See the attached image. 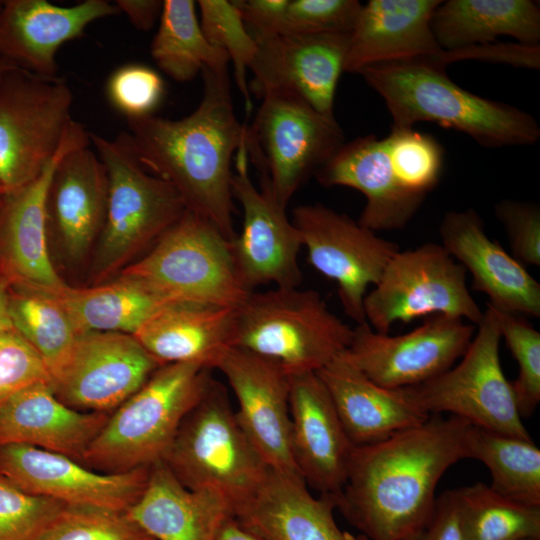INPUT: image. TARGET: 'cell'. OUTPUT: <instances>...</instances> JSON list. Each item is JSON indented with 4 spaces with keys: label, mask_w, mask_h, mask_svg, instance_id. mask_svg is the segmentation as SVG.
I'll list each match as a JSON object with an SVG mask.
<instances>
[{
    "label": "cell",
    "mask_w": 540,
    "mask_h": 540,
    "mask_svg": "<svg viewBox=\"0 0 540 540\" xmlns=\"http://www.w3.org/2000/svg\"><path fill=\"white\" fill-rule=\"evenodd\" d=\"M470 423L431 414L422 424L354 447L336 509L368 540H400L419 529L443 474L465 457Z\"/></svg>",
    "instance_id": "1"
},
{
    "label": "cell",
    "mask_w": 540,
    "mask_h": 540,
    "mask_svg": "<svg viewBox=\"0 0 540 540\" xmlns=\"http://www.w3.org/2000/svg\"><path fill=\"white\" fill-rule=\"evenodd\" d=\"M202 98L189 115L126 118L135 152L152 174L170 183L185 209L210 221L230 242L236 236L232 159L245 145L236 117L228 65L204 68Z\"/></svg>",
    "instance_id": "2"
},
{
    "label": "cell",
    "mask_w": 540,
    "mask_h": 540,
    "mask_svg": "<svg viewBox=\"0 0 540 540\" xmlns=\"http://www.w3.org/2000/svg\"><path fill=\"white\" fill-rule=\"evenodd\" d=\"M358 74L383 98L391 128L430 121L467 134L487 148L529 146L540 138L532 115L461 88L432 59L378 63Z\"/></svg>",
    "instance_id": "3"
},
{
    "label": "cell",
    "mask_w": 540,
    "mask_h": 540,
    "mask_svg": "<svg viewBox=\"0 0 540 540\" xmlns=\"http://www.w3.org/2000/svg\"><path fill=\"white\" fill-rule=\"evenodd\" d=\"M210 372L196 363L160 366L109 414L82 463L100 472L122 473L162 461L182 421L206 393Z\"/></svg>",
    "instance_id": "4"
},
{
    "label": "cell",
    "mask_w": 540,
    "mask_h": 540,
    "mask_svg": "<svg viewBox=\"0 0 540 540\" xmlns=\"http://www.w3.org/2000/svg\"><path fill=\"white\" fill-rule=\"evenodd\" d=\"M162 462L186 488L217 494L233 511L270 471L240 425L225 386L214 379L182 421Z\"/></svg>",
    "instance_id": "5"
},
{
    "label": "cell",
    "mask_w": 540,
    "mask_h": 540,
    "mask_svg": "<svg viewBox=\"0 0 540 540\" xmlns=\"http://www.w3.org/2000/svg\"><path fill=\"white\" fill-rule=\"evenodd\" d=\"M353 328L312 289L252 291L236 309L232 346L279 362L289 375L317 372L350 344Z\"/></svg>",
    "instance_id": "6"
},
{
    "label": "cell",
    "mask_w": 540,
    "mask_h": 540,
    "mask_svg": "<svg viewBox=\"0 0 540 540\" xmlns=\"http://www.w3.org/2000/svg\"><path fill=\"white\" fill-rule=\"evenodd\" d=\"M251 125L245 149L262 174L261 189L287 208L304 182L345 143L335 118L317 112L289 89H270Z\"/></svg>",
    "instance_id": "7"
},
{
    "label": "cell",
    "mask_w": 540,
    "mask_h": 540,
    "mask_svg": "<svg viewBox=\"0 0 540 540\" xmlns=\"http://www.w3.org/2000/svg\"><path fill=\"white\" fill-rule=\"evenodd\" d=\"M107 176V206L95 270L106 274L146 244L157 240L184 213V203L167 181L140 162L127 132L114 139L89 133Z\"/></svg>",
    "instance_id": "8"
},
{
    "label": "cell",
    "mask_w": 540,
    "mask_h": 540,
    "mask_svg": "<svg viewBox=\"0 0 540 540\" xmlns=\"http://www.w3.org/2000/svg\"><path fill=\"white\" fill-rule=\"evenodd\" d=\"M230 243L210 221L185 210L122 275L141 281L169 302L237 309L251 292L238 277Z\"/></svg>",
    "instance_id": "9"
},
{
    "label": "cell",
    "mask_w": 540,
    "mask_h": 540,
    "mask_svg": "<svg viewBox=\"0 0 540 540\" xmlns=\"http://www.w3.org/2000/svg\"><path fill=\"white\" fill-rule=\"evenodd\" d=\"M460 362L424 383L402 388L425 413L462 418L471 425L532 439L522 423L511 382L499 358L501 340L494 309L487 303Z\"/></svg>",
    "instance_id": "10"
},
{
    "label": "cell",
    "mask_w": 540,
    "mask_h": 540,
    "mask_svg": "<svg viewBox=\"0 0 540 540\" xmlns=\"http://www.w3.org/2000/svg\"><path fill=\"white\" fill-rule=\"evenodd\" d=\"M72 92L59 77L21 68L0 82V187L18 189L35 179L58 153L73 123Z\"/></svg>",
    "instance_id": "11"
},
{
    "label": "cell",
    "mask_w": 540,
    "mask_h": 540,
    "mask_svg": "<svg viewBox=\"0 0 540 540\" xmlns=\"http://www.w3.org/2000/svg\"><path fill=\"white\" fill-rule=\"evenodd\" d=\"M483 313L467 287V271L437 243L395 253L364 298L366 322L381 334H389L395 322L429 314L477 325Z\"/></svg>",
    "instance_id": "12"
},
{
    "label": "cell",
    "mask_w": 540,
    "mask_h": 540,
    "mask_svg": "<svg viewBox=\"0 0 540 540\" xmlns=\"http://www.w3.org/2000/svg\"><path fill=\"white\" fill-rule=\"evenodd\" d=\"M292 222L311 265L336 282L346 315L357 325L366 323L367 288L378 283L399 245L320 203L296 207Z\"/></svg>",
    "instance_id": "13"
},
{
    "label": "cell",
    "mask_w": 540,
    "mask_h": 540,
    "mask_svg": "<svg viewBox=\"0 0 540 540\" xmlns=\"http://www.w3.org/2000/svg\"><path fill=\"white\" fill-rule=\"evenodd\" d=\"M474 334L473 324L439 314L398 336L378 333L366 322L353 328L342 355L377 385L400 389L424 383L454 366Z\"/></svg>",
    "instance_id": "14"
},
{
    "label": "cell",
    "mask_w": 540,
    "mask_h": 540,
    "mask_svg": "<svg viewBox=\"0 0 540 540\" xmlns=\"http://www.w3.org/2000/svg\"><path fill=\"white\" fill-rule=\"evenodd\" d=\"M245 146L235 154L231 189L243 211L239 234L230 243L238 277L252 292L261 285L278 288L300 287L303 274L298 264L302 247L300 232L286 215V209L262 189L254 186L248 173Z\"/></svg>",
    "instance_id": "15"
},
{
    "label": "cell",
    "mask_w": 540,
    "mask_h": 540,
    "mask_svg": "<svg viewBox=\"0 0 540 540\" xmlns=\"http://www.w3.org/2000/svg\"><path fill=\"white\" fill-rule=\"evenodd\" d=\"M150 467L104 473L36 447L0 446V476L26 493L69 506L127 512L145 489Z\"/></svg>",
    "instance_id": "16"
},
{
    "label": "cell",
    "mask_w": 540,
    "mask_h": 540,
    "mask_svg": "<svg viewBox=\"0 0 540 540\" xmlns=\"http://www.w3.org/2000/svg\"><path fill=\"white\" fill-rule=\"evenodd\" d=\"M160 366L133 335L86 332L51 385L71 408L110 414Z\"/></svg>",
    "instance_id": "17"
},
{
    "label": "cell",
    "mask_w": 540,
    "mask_h": 540,
    "mask_svg": "<svg viewBox=\"0 0 540 540\" xmlns=\"http://www.w3.org/2000/svg\"><path fill=\"white\" fill-rule=\"evenodd\" d=\"M215 369L227 379L239 405L237 419L270 469L300 476L291 449L290 375L284 367L231 346Z\"/></svg>",
    "instance_id": "18"
},
{
    "label": "cell",
    "mask_w": 540,
    "mask_h": 540,
    "mask_svg": "<svg viewBox=\"0 0 540 540\" xmlns=\"http://www.w3.org/2000/svg\"><path fill=\"white\" fill-rule=\"evenodd\" d=\"M350 34H279L256 40L257 53L249 69L251 90L258 96L270 89H289L317 112L334 116L339 78L344 72Z\"/></svg>",
    "instance_id": "19"
},
{
    "label": "cell",
    "mask_w": 540,
    "mask_h": 540,
    "mask_svg": "<svg viewBox=\"0 0 540 540\" xmlns=\"http://www.w3.org/2000/svg\"><path fill=\"white\" fill-rule=\"evenodd\" d=\"M291 449L300 476L320 495H340L353 444L316 372L290 375Z\"/></svg>",
    "instance_id": "20"
},
{
    "label": "cell",
    "mask_w": 540,
    "mask_h": 540,
    "mask_svg": "<svg viewBox=\"0 0 540 540\" xmlns=\"http://www.w3.org/2000/svg\"><path fill=\"white\" fill-rule=\"evenodd\" d=\"M443 248L472 275V288L484 293L494 309L540 317V283L490 239L472 208L447 212L439 227Z\"/></svg>",
    "instance_id": "21"
},
{
    "label": "cell",
    "mask_w": 540,
    "mask_h": 540,
    "mask_svg": "<svg viewBox=\"0 0 540 540\" xmlns=\"http://www.w3.org/2000/svg\"><path fill=\"white\" fill-rule=\"evenodd\" d=\"M116 4L85 0L63 7L46 0H4L0 9V57L38 76L57 78L56 54L92 22L119 14Z\"/></svg>",
    "instance_id": "22"
},
{
    "label": "cell",
    "mask_w": 540,
    "mask_h": 540,
    "mask_svg": "<svg viewBox=\"0 0 540 540\" xmlns=\"http://www.w3.org/2000/svg\"><path fill=\"white\" fill-rule=\"evenodd\" d=\"M315 177L324 187L361 192L366 203L357 222L373 232L404 229L425 199L401 188L384 139L373 134L345 142Z\"/></svg>",
    "instance_id": "23"
},
{
    "label": "cell",
    "mask_w": 540,
    "mask_h": 540,
    "mask_svg": "<svg viewBox=\"0 0 540 540\" xmlns=\"http://www.w3.org/2000/svg\"><path fill=\"white\" fill-rule=\"evenodd\" d=\"M331 495L314 497L300 476L271 470L256 492L234 509V517L265 540H368L341 530Z\"/></svg>",
    "instance_id": "24"
},
{
    "label": "cell",
    "mask_w": 540,
    "mask_h": 540,
    "mask_svg": "<svg viewBox=\"0 0 540 540\" xmlns=\"http://www.w3.org/2000/svg\"><path fill=\"white\" fill-rule=\"evenodd\" d=\"M439 0H370L362 4L350 33L344 71L385 62L432 59L444 50L431 30Z\"/></svg>",
    "instance_id": "25"
},
{
    "label": "cell",
    "mask_w": 540,
    "mask_h": 540,
    "mask_svg": "<svg viewBox=\"0 0 540 540\" xmlns=\"http://www.w3.org/2000/svg\"><path fill=\"white\" fill-rule=\"evenodd\" d=\"M89 143V133L74 120L58 153L43 171L26 185L4 191L3 227L10 263L33 289L52 290L66 285L49 256L47 197L60 159L70 150Z\"/></svg>",
    "instance_id": "26"
},
{
    "label": "cell",
    "mask_w": 540,
    "mask_h": 540,
    "mask_svg": "<svg viewBox=\"0 0 540 540\" xmlns=\"http://www.w3.org/2000/svg\"><path fill=\"white\" fill-rule=\"evenodd\" d=\"M108 417V413L71 408L58 399L51 384L37 383L0 407V446L28 445L82 463Z\"/></svg>",
    "instance_id": "27"
},
{
    "label": "cell",
    "mask_w": 540,
    "mask_h": 540,
    "mask_svg": "<svg viewBox=\"0 0 540 540\" xmlns=\"http://www.w3.org/2000/svg\"><path fill=\"white\" fill-rule=\"evenodd\" d=\"M316 373L354 447L380 442L430 417L413 404L402 388L377 385L342 353Z\"/></svg>",
    "instance_id": "28"
},
{
    "label": "cell",
    "mask_w": 540,
    "mask_h": 540,
    "mask_svg": "<svg viewBox=\"0 0 540 540\" xmlns=\"http://www.w3.org/2000/svg\"><path fill=\"white\" fill-rule=\"evenodd\" d=\"M106 206V170L96 152L89 145L67 152L53 173L47 218L69 256L88 251L102 230Z\"/></svg>",
    "instance_id": "29"
},
{
    "label": "cell",
    "mask_w": 540,
    "mask_h": 540,
    "mask_svg": "<svg viewBox=\"0 0 540 540\" xmlns=\"http://www.w3.org/2000/svg\"><path fill=\"white\" fill-rule=\"evenodd\" d=\"M236 309L172 302L154 313L134 334L161 365L196 363L209 369L232 346Z\"/></svg>",
    "instance_id": "30"
},
{
    "label": "cell",
    "mask_w": 540,
    "mask_h": 540,
    "mask_svg": "<svg viewBox=\"0 0 540 540\" xmlns=\"http://www.w3.org/2000/svg\"><path fill=\"white\" fill-rule=\"evenodd\" d=\"M127 513L154 540H215L234 516L229 502L186 488L162 461L151 465L146 487Z\"/></svg>",
    "instance_id": "31"
},
{
    "label": "cell",
    "mask_w": 540,
    "mask_h": 540,
    "mask_svg": "<svg viewBox=\"0 0 540 540\" xmlns=\"http://www.w3.org/2000/svg\"><path fill=\"white\" fill-rule=\"evenodd\" d=\"M431 30L444 51L496 42L504 35L537 45L540 8L532 0L441 1L433 12Z\"/></svg>",
    "instance_id": "32"
},
{
    "label": "cell",
    "mask_w": 540,
    "mask_h": 540,
    "mask_svg": "<svg viewBox=\"0 0 540 540\" xmlns=\"http://www.w3.org/2000/svg\"><path fill=\"white\" fill-rule=\"evenodd\" d=\"M40 291L62 305L79 334L119 332L133 335L154 313L172 303L141 281L125 275L112 283L91 288L64 285Z\"/></svg>",
    "instance_id": "33"
},
{
    "label": "cell",
    "mask_w": 540,
    "mask_h": 540,
    "mask_svg": "<svg viewBox=\"0 0 540 540\" xmlns=\"http://www.w3.org/2000/svg\"><path fill=\"white\" fill-rule=\"evenodd\" d=\"M465 457L482 462L491 473L489 485L513 501L540 507V449L524 439L469 425Z\"/></svg>",
    "instance_id": "34"
},
{
    "label": "cell",
    "mask_w": 540,
    "mask_h": 540,
    "mask_svg": "<svg viewBox=\"0 0 540 540\" xmlns=\"http://www.w3.org/2000/svg\"><path fill=\"white\" fill-rule=\"evenodd\" d=\"M158 67L178 82L192 80L204 68L229 64L228 55L204 36L192 0H165L151 42Z\"/></svg>",
    "instance_id": "35"
},
{
    "label": "cell",
    "mask_w": 540,
    "mask_h": 540,
    "mask_svg": "<svg viewBox=\"0 0 540 540\" xmlns=\"http://www.w3.org/2000/svg\"><path fill=\"white\" fill-rule=\"evenodd\" d=\"M464 540L540 539V507L522 504L477 482L456 489Z\"/></svg>",
    "instance_id": "36"
},
{
    "label": "cell",
    "mask_w": 540,
    "mask_h": 540,
    "mask_svg": "<svg viewBox=\"0 0 540 540\" xmlns=\"http://www.w3.org/2000/svg\"><path fill=\"white\" fill-rule=\"evenodd\" d=\"M9 309L14 329L39 354L53 380L80 335L70 316L54 297L36 289L9 298Z\"/></svg>",
    "instance_id": "37"
},
{
    "label": "cell",
    "mask_w": 540,
    "mask_h": 540,
    "mask_svg": "<svg viewBox=\"0 0 540 540\" xmlns=\"http://www.w3.org/2000/svg\"><path fill=\"white\" fill-rule=\"evenodd\" d=\"M392 171L405 191L425 198L438 184L444 150L430 134L412 128H391L383 138Z\"/></svg>",
    "instance_id": "38"
},
{
    "label": "cell",
    "mask_w": 540,
    "mask_h": 540,
    "mask_svg": "<svg viewBox=\"0 0 540 540\" xmlns=\"http://www.w3.org/2000/svg\"><path fill=\"white\" fill-rule=\"evenodd\" d=\"M200 27L207 41L224 51L233 64L236 84L242 93L247 112L251 110L246 70L252 64L257 44L250 35L234 1L199 0Z\"/></svg>",
    "instance_id": "39"
},
{
    "label": "cell",
    "mask_w": 540,
    "mask_h": 540,
    "mask_svg": "<svg viewBox=\"0 0 540 540\" xmlns=\"http://www.w3.org/2000/svg\"><path fill=\"white\" fill-rule=\"evenodd\" d=\"M35 540H154L127 512L65 506Z\"/></svg>",
    "instance_id": "40"
},
{
    "label": "cell",
    "mask_w": 540,
    "mask_h": 540,
    "mask_svg": "<svg viewBox=\"0 0 540 540\" xmlns=\"http://www.w3.org/2000/svg\"><path fill=\"white\" fill-rule=\"evenodd\" d=\"M494 311L501 337L518 365V376L511 386L518 413L526 418L540 402V333L524 316Z\"/></svg>",
    "instance_id": "41"
},
{
    "label": "cell",
    "mask_w": 540,
    "mask_h": 540,
    "mask_svg": "<svg viewBox=\"0 0 540 540\" xmlns=\"http://www.w3.org/2000/svg\"><path fill=\"white\" fill-rule=\"evenodd\" d=\"M65 506L17 488L0 476V540H35Z\"/></svg>",
    "instance_id": "42"
},
{
    "label": "cell",
    "mask_w": 540,
    "mask_h": 540,
    "mask_svg": "<svg viewBox=\"0 0 540 540\" xmlns=\"http://www.w3.org/2000/svg\"><path fill=\"white\" fill-rule=\"evenodd\" d=\"M361 6L357 0H288L280 34H350Z\"/></svg>",
    "instance_id": "43"
},
{
    "label": "cell",
    "mask_w": 540,
    "mask_h": 540,
    "mask_svg": "<svg viewBox=\"0 0 540 540\" xmlns=\"http://www.w3.org/2000/svg\"><path fill=\"white\" fill-rule=\"evenodd\" d=\"M110 103L126 118L153 114L163 99L161 76L151 67L128 64L116 69L106 85Z\"/></svg>",
    "instance_id": "44"
},
{
    "label": "cell",
    "mask_w": 540,
    "mask_h": 540,
    "mask_svg": "<svg viewBox=\"0 0 540 540\" xmlns=\"http://www.w3.org/2000/svg\"><path fill=\"white\" fill-rule=\"evenodd\" d=\"M37 383L52 384L39 354L16 330L0 332V407Z\"/></svg>",
    "instance_id": "45"
},
{
    "label": "cell",
    "mask_w": 540,
    "mask_h": 540,
    "mask_svg": "<svg viewBox=\"0 0 540 540\" xmlns=\"http://www.w3.org/2000/svg\"><path fill=\"white\" fill-rule=\"evenodd\" d=\"M495 215L503 225L511 255L522 265H540V209L536 203L504 199Z\"/></svg>",
    "instance_id": "46"
},
{
    "label": "cell",
    "mask_w": 540,
    "mask_h": 540,
    "mask_svg": "<svg viewBox=\"0 0 540 540\" xmlns=\"http://www.w3.org/2000/svg\"><path fill=\"white\" fill-rule=\"evenodd\" d=\"M464 59L501 62L516 67L539 69L540 45L492 42L456 50L443 51L437 57L436 62L441 66L446 67L450 62Z\"/></svg>",
    "instance_id": "47"
},
{
    "label": "cell",
    "mask_w": 540,
    "mask_h": 540,
    "mask_svg": "<svg viewBox=\"0 0 540 540\" xmlns=\"http://www.w3.org/2000/svg\"><path fill=\"white\" fill-rule=\"evenodd\" d=\"M400 540H464L456 489L447 490L436 497L428 520Z\"/></svg>",
    "instance_id": "48"
},
{
    "label": "cell",
    "mask_w": 540,
    "mask_h": 540,
    "mask_svg": "<svg viewBox=\"0 0 540 540\" xmlns=\"http://www.w3.org/2000/svg\"><path fill=\"white\" fill-rule=\"evenodd\" d=\"M246 29L254 40L280 34L288 0H236Z\"/></svg>",
    "instance_id": "49"
},
{
    "label": "cell",
    "mask_w": 540,
    "mask_h": 540,
    "mask_svg": "<svg viewBox=\"0 0 540 540\" xmlns=\"http://www.w3.org/2000/svg\"><path fill=\"white\" fill-rule=\"evenodd\" d=\"M120 12H123L131 24L141 30H150L159 20L163 1L160 0H117L115 2Z\"/></svg>",
    "instance_id": "50"
},
{
    "label": "cell",
    "mask_w": 540,
    "mask_h": 540,
    "mask_svg": "<svg viewBox=\"0 0 540 540\" xmlns=\"http://www.w3.org/2000/svg\"><path fill=\"white\" fill-rule=\"evenodd\" d=\"M215 540H265L244 527L234 516L221 525Z\"/></svg>",
    "instance_id": "51"
},
{
    "label": "cell",
    "mask_w": 540,
    "mask_h": 540,
    "mask_svg": "<svg viewBox=\"0 0 540 540\" xmlns=\"http://www.w3.org/2000/svg\"><path fill=\"white\" fill-rule=\"evenodd\" d=\"M15 330L10 315L9 297L0 284V332Z\"/></svg>",
    "instance_id": "52"
},
{
    "label": "cell",
    "mask_w": 540,
    "mask_h": 540,
    "mask_svg": "<svg viewBox=\"0 0 540 540\" xmlns=\"http://www.w3.org/2000/svg\"><path fill=\"white\" fill-rule=\"evenodd\" d=\"M15 68H18V67L14 65L12 62L0 57V82L6 73H8L9 71Z\"/></svg>",
    "instance_id": "53"
},
{
    "label": "cell",
    "mask_w": 540,
    "mask_h": 540,
    "mask_svg": "<svg viewBox=\"0 0 540 540\" xmlns=\"http://www.w3.org/2000/svg\"><path fill=\"white\" fill-rule=\"evenodd\" d=\"M2 4H3V1H0V9H1V7H2Z\"/></svg>",
    "instance_id": "54"
},
{
    "label": "cell",
    "mask_w": 540,
    "mask_h": 540,
    "mask_svg": "<svg viewBox=\"0 0 540 540\" xmlns=\"http://www.w3.org/2000/svg\"><path fill=\"white\" fill-rule=\"evenodd\" d=\"M529 540H540V539H529Z\"/></svg>",
    "instance_id": "55"
},
{
    "label": "cell",
    "mask_w": 540,
    "mask_h": 540,
    "mask_svg": "<svg viewBox=\"0 0 540 540\" xmlns=\"http://www.w3.org/2000/svg\"><path fill=\"white\" fill-rule=\"evenodd\" d=\"M0 190L2 191L3 189L0 187ZM4 191V190H3Z\"/></svg>",
    "instance_id": "56"
}]
</instances>
